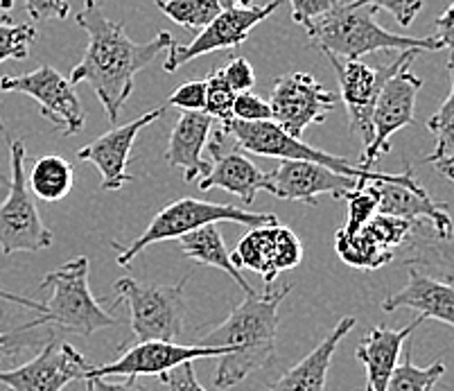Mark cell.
I'll use <instances>...</instances> for the list:
<instances>
[{"label": "cell", "mask_w": 454, "mask_h": 391, "mask_svg": "<svg viewBox=\"0 0 454 391\" xmlns=\"http://www.w3.org/2000/svg\"><path fill=\"white\" fill-rule=\"evenodd\" d=\"M334 249H337V254H340V258L346 265L366 271L380 270V267L389 265L395 258L394 254L382 249V246L364 231V226H362L357 233H353V236H344V233L337 231V236H334Z\"/></svg>", "instance_id": "f1b7e54d"}, {"label": "cell", "mask_w": 454, "mask_h": 391, "mask_svg": "<svg viewBox=\"0 0 454 391\" xmlns=\"http://www.w3.org/2000/svg\"><path fill=\"white\" fill-rule=\"evenodd\" d=\"M303 245L290 226L265 224L254 226L231 254L238 270H251L262 276L267 287L278 278L280 271L294 270L303 261Z\"/></svg>", "instance_id": "2e32d148"}, {"label": "cell", "mask_w": 454, "mask_h": 391, "mask_svg": "<svg viewBox=\"0 0 454 391\" xmlns=\"http://www.w3.org/2000/svg\"><path fill=\"white\" fill-rule=\"evenodd\" d=\"M344 199H348V220H346L344 229H340V233L353 236V233L360 231L362 226L378 213V192L373 188V181L360 184Z\"/></svg>", "instance_id": "1f68e13d"}, {"label": "cell", "mask_w": 454, "mask_h": 391, "mask_svg": "<svg viewBox=\"0 0 454 391\" xmlns=\"http://www.w3.org/2000/svg\"><path fill=\"white\" fill-rule=\"evenodd\" d=\"M45 324H51V317L41 315L39 319L30 321L26 326H20L19 331L0 332V369H7V364L19 360V357L35 344L32 331L39 326H45Z\"/></svg>", "instance_id": "e575fe53"}, {"label": "cell", "mask_w": 454, "mask_h": 391, "mask_svg": "<svg viewBox=\"0 0 454 391\" xmlns=\"http://www.w3.org/2000/svg\"><path fill=\"white\" fill-rule=\"evenodd\" d=\"M0 7H3L5 12H10L12 7H14V0H0Z\"/></svg>", "instance_id": "c3c4849f"}, {"label": "cell", "mask_w": 454, "mask_h": 391, "mask_svg": "<svg viewBox=\"0 0 454 391\" xmlns=\"http://www.w3.org/2000/svg\"><path fill=\"white\" fill-rule=\"evenodd\" d=\"M337 3H341V0H290L292 19H294V23H299V26L308 27L312 20L333 10Z\"/></svg>", "instance_id": "60d3db41"}, {"label": "cell", "mask_w": 454, "mask_h": 391, "mask_svg": "<svg viewBox=\"0 0 454 391\" xmlns=\"http://www.w3.org/2000/svg\"><path fill=\"white\" fill-rule=\"evenodd\" d=\"M229 356L226 347H200V344H175L163 340L138 341L136 347L127 348L118 360L106 362L100 366H90L84 380L90 378H140L159 376L165 382L172 369H179L185 362L208 360V357Z\"/></svg>", "instance_id": "4fadbf2b"}, {"label": "cell", "mask_w": 454, "mask_h": 391, "mask_svg": "<svg viewBox=\"0 0 454 391\" xmlns=\"http://www.w3.org/2000/svg\"><path fill=\"white\" fill-rule=\"evenodd\" d=\"M353 7H373L387 10L403 27H410L423 10V0H348Z\"/></svg>", "instance_id": "d590c367"}, {"label": "cell", "mask_w": 454, "mask_h": 391, "mask_svg": "<svg viewBox=\"0 0 454 391\" xmlns=\"http://www.w3.org/2000/svg\"><path fill=\"white\" fill-rule=\"evenodd\" d=\"M73 163L66 160L64 156L48 154L35 160L27 179V188L35 197L43 201H59L73 191Z\"/></svg>", "instance_id": "4316f807"}, {"label": "cell", "mask_w": 454, "mask_h": 391, "mask_svg": "<svg viewBox=\"0 0 454 391\" xmlns=\"http://www.w3.org/2000/svg\"><path fill=\"white\" fill-rule=\"evenodd\" d=\"M89 267V258L77 256L41 281L43 290H52L51 301L45 303L51 324L70 335L89 337L118 324V319L109 315L90 292Z\"/></svg>", "instance_id": "5b68a950"}, {"label": "cell", "mask_w": 454, "mask_h": 391, "mask_svg": "<svg viewBox=\"0 0 454 391\" xmlns=\"http://www.w3.org/2000/svg\"><path fill=\"white\" fill-rule=\"evenodd\" d=\"M220 129L224 131L233 143H238L242 152H251L255 156H270L278 160H309V163H319V166L330 168L341 175L355 176L360 181H395L400 175H387V172L364 170V168L355 166L344 156L328 154L324 150L308 145L301 138L285 134L274 121H260V122H245L238 118H229L224 122H217Z\"/></svg>", "instance_id": "8992f818"}, {"label": "cell", "mask_w": 454, "mask_h": 391, "mask_svg": "<svg viewBox=\"0 0 454 391\" xmlns=\"http://www.w3.org/2000/svg\"><path fill=\"white\" fill-rule=\"evenodd\" d=\"M0 391H10L5 385H0Z\"/></svg>", "instance_id": "f5cc1de1"}, {"label": "cell", "mask_w": 454, "mask_h": 391, "mask_svg": "<svg viewBox=\"0 0 454 391\" xmlns=\"http://www.w3.org/2000/svg\"><path fill=\"white\" fill-rule=\"evenodd\" d=\"M0 23H12L10 12H5V10H3V7H0Z\"/></svg>", "instance_id": "7dc6e473"}, {"label": "cell", "mask_w": 454, "mask_h": 391, "mask_svg": "<svg viewBox=\"0 0 454 391\" xmlns=\"http://www.w3.org/2000/svg\"><path fill=\"white\" fill-rule=\"evenodd\" d=\"M445 376L443 360L432 362L429 366L420 369L414 364L411 357V347L404 351V360L398 362V366L391 373L389 382H387V391H434L441 378Z\"/></svg>", "instance_id": "4dcf8cb0"}, {"label": "cell", "mask_w": 454, "mask_h": 391, "mask_svg": "<svg viewBox=\"0 0 454 391\" xmlns=\"http://www.w3.org/2000/svg\"><path fill=\"white\" fill-rule=\"evenodd\" d=\"M226 134L220 129V125L215 122V138L206 143V150L213 156V166H210L208 175L200 181L201 191H210V188H222L226 192L240 197L247 206H254L258 191H267L276 197V186L271 181L270 172H262L254 160L247 159L242 150L224 152Z\"/></svg>", "instance_id": "e0dca14e"}, {"label": "cell", "mask_w": 454, "mask_h": 391, "mask_svg": "<svg viewBox=\"0 0 454 391\" xmlns=\"http://www.w3.org/2000/svg\"><path fill=\"white\" fill-rule=\"evenodd\" d=\"M138 378H127L125 382H109L106 378H90L86 380L89 391H147L138 385Z\"/></svg>", "instance_id": "ee69618b"}, {"label": "cell", "mask_w": 454, "mask_h": 391, "mask_svg": "<svg viewBox=\"0 0 454 391\" xmlns=\"http://www.w3.org/2000/svg\"><path fill=\"white\" fill-rule=\"evenodd\" d=\"M340 98L325 90L309 73H287L271 89V121L285 134L301 138L305 129L321 125L337 106Z\"/></svg>", "instance_id": "7c38bea8"}, {"label": "cell", "mask_w": 454, "mask_h": 391, "mask_svg": "<svg viewBox=\"0 0 454 391\" xmlns=\"http://www.w3.org/2000/svg\"><path fill=\"white\" fill-rule=\"evenodd\" d=\"M217 222H235V224L254 229V226L276 224L278 217L274 213H254L231 204H213V201L195 199V197H181V199L172 201L170 206H165L160 213H156V217L143 231V236L136 238L131 245L122 246L118 242H111V246L118 251V265L127 267L150 245L165 240H179L185 233L197 231L206 224H217Z\"/></svg>", "instance_id": "277c9868"}, {"label": "cell", "mask_w": 454, "mask_h": 391, "mask_svg": "<svg viewBox=\"0 0 454 391\" xmlns=\"http://www.w3.org/2000/svg\"><path fill=\"white\" fill-rule=\"evenodd\" d=\"M283 5V0H271L270 5H238L233 0H229L224 10L210 20L208 26L195 35L192 43L179 45L175 43L168 51V57L163 61L165 73H176L181 66L188 61L197 59L201 55H208L215 51H229V48H238L249 39L251 30L265 19H270L278 7Z\"/></svg>", "instance_id": "30bf717a"}, {"label": "cell", "mask_w": 454, "mask_h": 391, "mask_svg": "<svg viewBox=\"0 0 454 391\" xmlns=\"http://www.w3.org/2000/svg\"><path fill=\"white\" fill-rule=\"evenodd\" d=\"M10 192L0 204V251L5 256L20 251H43L52 246L55 238L43 224L36 208L35 195L27 188L26 179V143L10 141Z\"/></svg>", "instance_id": "ba28073f"}, {"label": "cell", "mask_w": 454, "mask_h": 391, "mask_svg": "<svg viewBox=\"0 0 454 391\" xmlns=\"http://www.w3.org/2000/svg\"><path fill=\"white\" fill-rule=\"evenodd\" d=\"M222 73H224L226 82H229L235 93H245V90H251L255 86V73L245 57H231L224 68H222Z\"/></svg>", "instance_id": "ab89813d"}, {"label": "cell", "mask_w": 454, "mask_h": 391, "mask_svg": "<svg viewBox=\"0 0 454 391\" xmlns=\"http://www.w3.org/2000/svg\"><path fill=\"white\" fill-rule=\"evenodd\" d=\"M373 188L378 192V213L382 215L403 217L410 222L425 220L439 238H448L454 233L448 204L432 199L427 191L414 179L411 168H407L395 181H373Z\"/></svg>", "instance_id": "d6986e66"}, {"label": "cell", "mask_w": 454, "mask_h": 391, "mask_svg": "<svg viewBox=\"0 0 454 391\" xmlns=\"http://www.w3.org/2000/svg\"><path fill=\"white\" fill-rule=\"evenodd\" d=\"M176 242H179V251L185 258L200 262V265H208L215 267V270L226 271V274L245 290V294H251V292H254V287L247 283V278L240 274V270H238L235 262L231 261L229 246H226L224 238H222V233L217 231V226L215 224H206L201 226V229H197V231L185 233V236H181Z\"/></svg>", "instance_id": "484cf974"}, {"label": "cell", "mask_w": 454, "mask_h": 391, "mask_svg": "<svg viewBox=\"0 0 454 391\" xmlns=\"http://www.w3.org/2000/svg\"><path fill=\"white\" fill-rule=\"evenodd\" d=\"M0 134L3 136L7 134V127H5V122H3V116H0Z\"/></svg>", "instance_id": "f907efd6"}, {"label": "cell", "mask_w": 454, "mask_h": 391, "mask_svg": "<svg viewBox=\"0 0 454 391\" xmlns=\"http://www.w3.org/2000/svg\"><path fill=\"white\" fill-rule=\"evenodd\" d=\"M403 262L407 267L432 274L436 278L454 285V233L448 238H439L434 231H427L423 222H416L410 240L404 242Z\"/></svg>", "instance_id": "d4e9b609"}, {"label": "cell", "mask_w": 454, "mask_h": 391, "mask_svg": "<svg viewBox=\"0 0 454 391\" xmlns=\"http://www.w3.org/2000/svg\"><path fill=\"white\" fill-rule=\"evenodd\" d=\"M36 41L35 23H0V64L7 59H27Z\"/></svg>", "instance_id": "836d02e7"}, {"label": "cell", "mask_w": 454, "mask_h": 391, "mask_svg": "<svg viewBox=\"0 0 454 391\" xmlns=\"http://www.w3.org/2000/svg\"><path fill=\"white\" fill-rule=\"evenodd\" d=\"M0 274H3V271H0ZM0 299H3V301L16 303V306L30 308V310L39 312V315H48V308H45V303H39V301H35V299H27V296H20V294H14V292L0 290Z\"/></svg>", "instance_id": "f6af8a7d"}, {"label": "cell", "mask_w": 454, "mask_h": 391, "mask_svg": "<svg viewBox=\"0 0 454 391\" xmlns=\"http://www.w3.org/2000/svg\"><path fill=\"white\" fill-rule=\"evenodd\" d=\"M294 285H285L271 292L267 287L262 294H247L240 306L213 328L208 335L197 340L200 347H226L229 356L217 357L215 387L231 389L240 385L247 376L271 364L276 357V332H278V308L287 299Z\"/></svg>", "instance_id": "7a4b0ae2"}, {"label": "cell", "mask_w": 454, "mask_h": 391, "mask_svg": "<svg viewBox=\"0 0 454 391\" xmlns=\"http://www.w3.org/2000/svg\"><path fill=\"white\" fill-rule=\"evenodd\" d=\"M434 39H439V43L448 48L450 55H454V0L450 3L448 10L436 19Z\"/></svg>", "instance_id": "7bdbcfd3"}, {"label": "cell", "mask_w": 454, "mask_h": 391, "mask_svg": "<svg viewBox=\"0 0 454 391\" xmlns=\"http://www.w3.org/2000/svg\"><path fill=\"white\" fill-rule=\"evenodd\" d=\"M90 366L75 347L48 340L30 362L0 369V385L10 391H61L70 382L84 380Z\"/></svg>", "instance_id": "5bb4252c"}, {"label": "cell", "mask_w": 454, "mask_h": 391, "mask_svg": "<svg viewBox=\"0 0 454 391\" xmlns=\"http://www.w3.org/2000/svg\"><path fill=\"white\" fill-rule=\"evenodd\" d=\"M419 55L420 51H400V55L391 64L378 66V68L360 59H340V57L325 55L337 73L350 131L360 136L364 150L371 145V136H373L371 134V113H373L380 90L391 75H395L404 66H410Z\"/></svg>", "instance_id": "9c48e42d"}, {"label": "cell", "mask_w": 454, "mask_h": 391, "mask_svg": "<svg viewBox=\"0 0 454 391\" xmlns=\"http://www.w3.org/2000/svg\"><path fill=\"white\" fill-rule=\"evenodd\" d=\"M23 7L32 23H45L51 19L64 20L70 14L68 0H23Z\"/></svg>", "instance_id": "f35d334b"}, {"label": "cell", "mask_w": 454, "mask_h": 391, "mask_svg": "<svg viewBox=\"0 0 454 391\" xmlns=\"http://www.w3.org/2000/svg\"><path fill=\"white\" fill-rule=\"evenodd\" d=\"M373 7H353L341 0L324 16L305 27L309 43L324 55L340 59H360L378 51L436 52L443 45L434 36H400L375 23Z\"/></svg>", "instance_id": "3957f363"}, {"label": "cell", "mask_w": 454, "mask_h": 391, "mask_svg": "<svg viewBox=\"0 0 454 391\" xmlns=\"http://www.w3.org/2000/svg\"><path fill=\"white\" fill-rule=\"evenodd\" d=\"M400 308H410L425 319L443 321L454 328V285L443 278L410 267L407 285L382 301L385 312H395Z\"/></svg>", "instance_id": "7402d4cb"}, {"label": "cell", "mask_w": 454, "mask_h": 391, "mask_svg": "<svg viewBox=\"0 0 454 391\" xmlns=\"http://www.w3.org/2000/svg\"><path fill=\"white\" fill-rule=\"evenodd\" d=\"M0 93H23L39 102L41 116L59 134L75 136L84 129V106L75 86L70 84L57 68L43 64L35 73L0 77Z\"/></svg>", "instance_id": "8fae6325"}, {"label": "cell", "mask_w": 454, "mask_h": 391, "mask_svg": "<svg viewBox=\"0 0 454 391\" xmlns=\"http://www.w3.org/2000/svg\"><path fill=\"white\" fill-rule=\"evenodd\" d=\"M423 86V80L410 71V66L400 68L391 75L380 90L371 113V145L360 159V168L371 170L375 160L389 152V141L395 131L414 125L416 98Z\"/></svg>", "instance_id": "9a60e30c"}, {"label": "cell", "mask_w": 454, "mask_h": 391, "mask_svg": "<svg viewBox=\"0 0 454 391\" xmlns=\"http://www.w3.org/2000/svg\"><path fill=\"white\" fill-rule=\"evenodd\" d=\"M188 281L190 276L181 278L176 285L140 283L129 276L115 281L114 290L118 292V303L125 301L129 306V326L138 341H175L184 332V287Z\"/></svg>", "instance_id": "52a82bcc"}, {"label": "cell", "mask_w": 454, "mask_h": 391, "mask_svg": "<svg viewBox=\"0 0 454 391\" xmlns=\"http://www.w3.org/2000/svg\"><path fill=\"white\" fill-rule=\"evenodd\" d=\"M233 3H238V5H242V7L251 5V0H233Z\"/></svg>", "instance_id": "816d5d0a"}, {"label": "cell", "mask_w": 454, "mask_h": 391, "mask_svg": "<svg viewBox=\"0 0 454 391\" xmlns=\"http://www.w3.org/2000/svg\"><path fill=\"white\" fill-rule=\"evenodd\" d=\"M165 385H168L170 391H206L204 387L197 382L192 362H185V364L181 366V373H176V376L170 373V376L165 378Z\"/></svg>", "instance_id": "b9f144b4"}, {"label": "cell", "mask_w": 454, "mask_h": 391, "mask_svg": "<svg viewBox=\"0 0 454 391\" xmlns=\"http://www.w3.org/2000/svg\"><path fill=\"white\" fill-rule=\"evenodd\" d=\"M156 7L190 35H200L224 10V0H154Z\"/></svg>", "instance_id": "f546056e"}, {"label": "cell", "mask_w": 454, "mask_h": 391, "mask_svg": "<svg viewBox=\"0 0 454 391\" xmlns=\"http://www.w3.org/2000/svg\"><path fill=\"white\" fill-rule=\"evenodd\" d=\"M423 321L427 319L419 315L404 328L375 326L366 332V337L355 351L357 360L366 369V391H387V382L400 362V351Z\"/></svg>", "instance_id": "603a6c76"}, {"label": "cell", "mask_w": 454, "mask_h": 391, "mask_svg": "<svg viewBox=\"0 0 454 391\" xmlns=\"http://www.w3.org/2000/svg\"><path fill=\"white\" fill-rule=\"evenodd\" d=\"M355 324H357L355 317H344L330 331V335L321 344H317L315 351L308 353L299 364L283 373V378L270 391H325V380H328L334 351L341 344V340L353 331Z\"/></svg>", "instance_id": "cb8c5ba5"}, {"label": "cell", "mask_w": 454, "mask_h": 391, "mask_svg": "<svg viewBox=\"0 0 454 391\" xmlns=\"http://www.w3.org/2000/svg\"><path fill=\"white\" fill-rule=\"evenodd\" d=\"M163 116L165 106H156V109L147 111V113L138 116L136 121L127 122V125L114 127L111 131L102 134L100 138H95L90 145L82 147L77 152V159L89 160V163H93L100 170L102 191H121L127 181H134V176L127 172V166H129L131 147H134L136 136Z\"/></svg>", "instance_id": "ac0fdd59"}, {"label": "cell", "mask_w": 454, "mask_h": 391, "mask_svg": "<svg viewBox=\"0 0 454 391\" xmlns=\"http://www.w3.org/2000/svg\"><path fill=\"white\" fill-rule=\"evenodd\" d=\"M168 106H176L184 111H204L206 109V82L195 80L185 82L168 98Z\"/></svg>", "instance_id": "74e56055"}, {"label": "cell", "mask_w": 454, "mask_h": 391, "mask_svg": "<svg viewBox=\"0 0 454 391\" xmlns=\"http://www.w3.org/2000/svg\"><path fill=\"white\" fill-rule=\"evenodd\" d=\"M441 175L448 176V179L452 181V184H454V166H452V168H448V170H443V172H441Z\"/></svg>", "instance_id": "681fc988"}, {"label": "cell", "mask_w": 454, "mask_h": 391, "mask_svg": "<svg viewBox=\"0 0 454 391\" xmlns=\"http://www.w3.org/2000/svg\"><path fill=\"white\" fill-rule=\"evenodd\" d=\"M233 118L245 122H260V121H271V109L270 102L258 98L251 90L238 93L233 102Z\"/></svg>", "instance_id": "8d00e7d4"}, {"label": "cell", "mask_w": 454, "mask_h": 391, "mask_svg": "<svg viewBox=\"0 0 454 391\" xmlns=\"http://www.w3.org/2000/svg\"><path fill=\"white\" fill-rule=\"evenodd\" d=\"M7 192H10V176L0 175V204L7 197Z\"/></svg>", "instance_id": "bcb514c9"}, {"label": "cell", "mask_w": 454, "mask_h": 391, "mask_svg": "<svg viewBox=\"0 0 454 391\" xmlns=\"http://www.w3.org/2000/svg\"><path fill=\"white\" fill-rule=\"evenodd\" d=\"M215 121L206 111H184L172 127L165 160L168 166L184 172V181H201L210 170V163L201 156L208 143Z\"/></svg>", "instance_id": "44dd1931"}, {"label": "cell", "mask_w": 454, "mask_h": 391, "mask_svg": "<svg viewBox=\"0 0 454 391\" xmlns=\"http://www.w3.org/2000/svg\"><path fill=\"white\" fill-rule=\"evenodd\" d=\"M77 26L89 35L84 59L70 71V84L89 82L105 106L109 122H118L121 109L134 90V77L152 64L160 52L176 43L170 32H159L147 43H134L121 23L106 19L98 0H84L75 16Z\"/></svg>", "instance_id": "6da1fadb"}, {"label": "cell", "mask_w": 454, "mask_h": 391, "mask_svg": "<svg viewBox=\"0 0 454 391\" xmlns=\"http://www.w3.org/2000/svg\"><path fill=\"white\" fill-rule=\"evenodd\" d=\"M204 82H206V109H204L206 113H208L215 122H224L229 121V118H233V102L238 93L229 86L222 68L210 71Z\"/></svg>", "instance_id": "d6a6232c"}, {"label": "cell", "mask_w": 454, "mask_h": 391, "mask_svg": "<svg viewBox=\"0 0 454 391\" xmlns=\"http://www.w3.org/2000/svg\"><path fill=\"white\" fill-rule=\"evenodd\" d=\"M270 175L278 199L305 201L309 206H317L319 195L344 199L350 191L364 184L355 176L341 175V172H334L319 163H309V160H280L278 168Z\"/></svg>", "instance_id": "ffe728a7"}, {"label": "cell", "mask_w": 454, "mask_h": 391, "mask_svg": "<svg viewBox=\"0 0 454 391\" xmlns=\"http://www.w3.org/2000/svg\"><path fill=\"white\" fill-rule=\"evenodd\" d=\"M450 71V96L441 105L434 116L427 121V129L434 136V152L425 159V163H432L439 172L454 166V55L448 61Z\"/></svg>", "instance_id": "83f0119b"}]
</instances>
